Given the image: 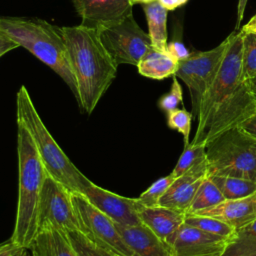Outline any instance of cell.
<instances>
[{"label":"cell","mask_w":256,"mask_h":256,"mask_svg":"<svg viewBox=\"0 0 256 256\" xmlns=\"http://www.w3.org/2000/svg\"><path fill=\"white\" fill-rule=\"evenodd\" d=\"M108 256H123V255H119V254H109Z\"/></svg>","instance_id":"f35d334b"},{"label":"cell","mask_w":256,"mask_h":256,"mask_svg":"<svg viewBox=\"0 0 256 256\" xmlns=\"http://www.w3.org/2000/svg\"><path fill=\"white\" fill-rule=\"evenodd\" d=\"M29 249L32 256H81L70 238L55 229L40 230Z\"/></svg>","instance_id":"ac0fdd59"},{"label":"cell","mask_w":256,"mask_h":256,"mask_svg":"<svg viewBox=\"0 0 256 256\" xmlns=\"http://www.w3.org/2000/svg\"><path fill=\"white\" fill-rule=\"evenodd\" d=\"M244 81H245V83L247 85V88H248L250 94L252 95L253 99L256 102V75L251 77V78H249V79H247V80H244Z\"/></svg>","instance_id":"d590c367"},{"label":"cell","mask_w":256,"mask_h":256,"mask_svg":"<svg viewBox=\"0 0 256 256\" xmlns=\"http://www.w3.org/2000/svg\"><path fill=\"white\" fill-rule=\"evenodd\" d=\"M167 52L171 54L178 62L186 59L190 55L180 39H173L171 42H169L167 45Z\"/></svg>","instance_id":"f546056e"},{"label":"cell","mask_w":256,"mask_h":256,"mask_svg":"<svg viewBox=\"0 0 256 256\" xmlns=\"http://www.w3.org/2000/svg\"><path fill=\"white\" fill-rule=\"evenodd\" d=\"M256 27V14L250 19V21L247 23V24H245L242 28H241V30L242 31H244V32H250L253 28H255Z\"/></svg>","instance_id":"8d00e7d4"},{"label":"cell","mask_w":256,"mask_h":256,"mask_svg":"<svg viewBox=\"0 0 256 256\" xmlns=\"http://www.w3.org/2000/svg\"><path fill=\"white\" fill-rule=\"evenodd\" d=\"M224 200L225 198L218 187L207 177L198 188L186 214L197 213L204 209L213 207Z\"/></svg>","instance_id":"603a6c76"},{"label":"cell","mask_w":256,"mask_h":256,"mask_svg":"<svg viewBox=\"0 0 256 256\" xmlns=\"http://www.w3.org/2000/svg\"><path fill=\"white\" fill-rule=\"evenodd\" d=\"M184 222L190 226L198 228L202 231L223 236V237H231L234 233L235 229L226 224L225 222L205 215H197V214H186Z\"/></svg>","instance_id":"cb8c5ba5"},{"label":"cell","mask_w":256,"mask_h":256,"mask_svg":"<svg viewBox=\"0 0 256 256\" xmlns=\"http://www.w3.org/2000/svg\"><path fill=\"white\" fill-rule=\"evenodd\" d=\"M129 1H130L131 5L133 6V5H135V4H142V5H144V4L152 3V2H155V1H157V0H129Z\"/></svg>","instance_id":"74e56055"},{"label":"cell","mask_w":256,"mask_h":256,"mask_svg":"<svg viewBox=\"0 0 256 256\" xmlns=\"http://www.w3.org/2000/svg\"><path fill=\"white\" fill-rule=\"evenodd\" d=\"M143 10L148 24V34L151 39L152 47L166 52L168 45L167 36V12L158 1L144 4Z\"/></svg>","instance_id":"ffe728a7"},{"label":"cell","mask_w":256,"mask_h":256,"mask_svg":"<svg viewBox=\"0 0 256 256\" xmlns=\"http://www.w3.org/2000/svg\"><path fill=\"white\" fill-rule=\"evenodd\" d=\"M208 177L207 159L174 179L160 198L159 205L187 212L192 200L205 178Z\"/></svg>","instance_id":"4fadbf2b"},{"label":"cell","mask_w":256,"mask_h":256,"mask_svg":"<svg viewBox=\"0 0 256 256\" xmlns=\"http://www.w3.org/2000/svg\"><path fill=\"white\" fill-rule=\"evenodd\" d=\"M229 40L228 36L215 48L190 53L186 59L178 62L174 76L183 80L188 87L193 117H197L201 100L218 71Z\"/></svg>","instance_id":"30bf717a"},{"label":"cell","mask_w":256,"mask_h":256,"mask_svg":"<svg viewBox=\"0 0 256 256\" xmlns=\"http://www.w3.org/2000/svg\"><path fill=\"white\" fill-rule=\"evenodd\" d=\"M229 238L202 231L184 222L166 242L173 256H221Z\"/></svg>","instance_id":"8fae6325"},{"label":"cell","mask_w":256,"mask_h":256,"mask_svg":"<svg viewBox=\"0 0 256 256\" xmlns=\"http://www.w3.org/2000/svg\"><path fill=\"white\" fill-rule=\"evenodd\" d=\"M225 199H240L256 193V181L223 175H208Z\"/></svg>","instance_id":"7402d4cb"},{"label":"cell","mask_w":256,"mask_h":256,"mask_svg":"<svg viewBox=\"0 0 256 256\" xmlns=\"http://www.w3.org/2000/svg\"><path fill=\"white\" fill-rule=\"evenodd\" d=\"M18 201L14 230L16 246L29 249L39 231V207L47 171L25 127L18 124Z\"/></svg>","instance_id":"7a4b0ae2"},{"label":"cell","mask_w":256,"mask_h":256,"mask_svg":"<svg viewBox=\"0 0 256 256\" xmlns=\"http://www.w3.org/2000/svg\"><path fill=\"white\" fill-rule=\"evenodd\" d=\"M2 245H3V243H1V244H0V248L2 247Z\"/></svg>","instance_id":"b9f144b4"},{"label":"cell","mask_w":256,"mask_h":256,"mask_svg":"<svg viewBox=\"0 0 256 256\" xmlns=\"http://www.w3.org/2000/svg\"><path fill=\"white\" fill-rule=\"evenodd\" d=\"M139 218L158 237L166 241L184 223L186 213L164 206L145 207L140 204Z\"/></svg>","instance_id":"e0dca14e"},{"label":"cell","mask_w":256,"mask_h":256,"mask_svg":"<svg viewBox=\"0 0 256 256\" xmlns=\"http://www.w3.org/2000/svg\"><path fill=\"white\" fill-rule=\"evenodd\" d=\"M0 26L19 47H24L56 72L77 99V85L59 27L39 18L0 17Z\"/></svg>","instance_id":"277c9868"},{"label":"cell","mask_w":256,"mask_h":256,"mask_svg":"<svg viewBox=\"0 0 256 256\" xmlns=\"http://www.w3.org/2000/svg\"><path fill=\"white\" fill-rule=\"evenodd\" d=\"M221 256H256V218L234 231Z\"/></svg>","instance_id":"44dd1931"},{"label":"cell","mask_w":256,"mask_h":256,"mask_svg":"<svg viewBox=\"0 0 256 256\" xmlns=\"http://www.w3.org/2000/svg\"><path fill=\"white\" fill-rule=\"evenodd\" d=\"M97 209L106 214L116 224L136 225L141 223L137 198H128L108 191L93 182L82 193Z\"/></svg>","instance_id":"7c38bea8"},{"label":"cell","mask_w":256,"mask_h":256,"mask_svg":"<svg viewBox=\"0 0 256 256\" xmlns=\"http://www.w3.org/2000/svg\"><path fill=\"white\" fill-rule=\"evenodd\" d=\"M77 85V102L91 114L116 77L118 65L101 43L95 28L83 24L59 27Z\"/></svg>","instance_id":"6da1fadb"},{"label":"cell","mask_w":256,"mask_h":256,"mask_svg":"<svg viewBox=\"0 0 256 256\" xmlns=\"http://www.w3.org/2000/svg\"><path fill=\"white\" fill-rule=\"evenodd\" d=\"M25 251H27L26 248L16 246L11 242V240H9L3 243L0 248V256H20Z\"/></svg>","instance_id":"d6a6232c"},{"label":"cell","mask_w":256,"mask_h":256,"mask_svg":"<svg viewBox=\"0 0 256 256\" xmlns=\"http://www.w3.org/2000/svg\"><path fill=\"white\" fill-rule=\"evenodd\" d=\"M182 100H183L182 87L179 84L178 80L176 79V76H174L170 91L168 93L164 94L159 99L158 105H159L160 109H162L164 112L169 113V112L177 109L178 105L182 103Z\"/></svg>","instance_id":"f1b7e54d"},{"label":"cell","mask_w":256,"mask_h":256,"mask_svg":"<svg viewBox=\"0 0 256 256\" xmlns=\"http://www.w3.org/2000/svg\"><path fill=\"white\" fill-rule=\"evenodd\" d=\"M193 115L186 109H175L167 113V124L171 129L177 130L183 135L185 146L189 144L191 120Z\"/></svg>","instance_id":"83f0119b"},{"label":"cell","mask_w":256,"mask_h":256,"mask_svg":"<svg viewBox=\"0 0 256 256\" xmlns=\"http://www.w3.org/2000/svg\"><path fill=\"white\" fill-rule=\"evenodd\" d=\"M83 25L97 28L132 14L129 0H71Z\"/></svg>","instance_id":"5bb4252c"},{"label":"cell","mask_w":256,"mask_h":256,"mask_svg":"<svg viewBox=\"0 0 256 256\" xmlns=\"http://www.w3.org/2000/svg\"><path fill=\"white\" fill-rule=\"evenodd\" d=\"M250 32H253V33H255V34H256V27H255V28H253Z\"/></svg>","instance_id":"ab89813d"},{"label":"cell","mask_w":256,"mask_h":256,"mask_svg":"<svg viewBox=\"0 0 256 256\" xmlns=\"http://www.w3.org/2000/svg\"><path fill=\"white\" fill-rule=\"evenodd\" d=\"M18 47L19 45L14 40H12L10 36L0 26V57Z\"/></svg>","instance_id":"1f68e13d"},{"label":"cell","mask_w":256,"mask_h":256,"mask_svg":"<svg viewBox=\"0 0 256 256\" xmlns=\"http://www.w3.org/2000/svg\"><path fill=\"white\" fill-rule=\"evenodd\" d=\"M16 115L17 123L29 132L47 173L69 191L83 193L92 181L72 163L54 140L24 85L16 95Z\"/></svg>","instance_id":"3957f363"},{"label":"cell","mask_w":256,"mask_h":256,"mask_svg":"<svg viewBox=\"0 0 256 256\" xmlns=\"http://www.w3.org/2000/svg\"><path fill=\"white\" fill-rule=\"evenodd\" d=\"M244 32V31H243ZM256 75V34L244 32L242 46V80Z\"/></svg>","instance_id":"484cf974"},{"label":"cell","mask_w":256,"mask_h":256,"mask_svg":"<svg viewBox=\"0 0 256 256\" xmlns=\"http://www.w3.org/2000/svg\"><path fill=\"white\" fill-rule=\"evenodd\" d=\"M20 256H27V252L25 251V252H24V253H22Z\"/></svg>","instance_id":"60d3db41"},{"label":"cell","mask_w":256,"mask_h":256,"mask_svg":"<svg viewBox=\"0 0 256 256\" xmlns=\"http://www.w3.org/2000/svg\"><path fill=\"white\" fill-rule=\"evenodd\" d=\"M206 158V148L205 143L194 145L189 143L185 146L176 166L174 167L171 174L177 178L184 173H186L189 169L196 166L197 164L205 161Z\"/></svg>","instance_id":"d4e9b609"},{"label":"cell","mask_w":256,"mask_h":256,"mask_svg":"<svg viewBox=\"0 0 256 256\" xmlns=\"http://www.w3.org/2000/svg\"><path fill=\"white\" fill-rule=\"evenodd\" d=\"M38 220L39 231L55 229L71 239L84 235L76 215L71 191L49 174L43 185Z\"/></svg>","instance_id":"ba28073f"},{"label":"cell","mask_w":256,"mask_h":256,"mask_svg":"<svg viewBox=\"0 0 256 256\" xmlns=\"http://www.w3.org/2000/svg\"><path fill=\"white\" fill-rule=\"evenodd\" d=\"M193 214L217 218L236 230L256 218V193L240 199H225L213 207Z\"/></svg>","instance_id":"2e32d148"},{"label":"cell","mask_w":256,"mask_h":256,"mask_svg":"<svg viewBox=\"0 0 256 256\" xmlns=\"http://www.w3.org/2000/svg\"><path fill=\"white\" fill-rule=\"evenodd\" d=\"M174 179L175 177L171 173L167 176L159 178L137 198L138 202L145 207L158 206L160 198L166 192Z\"/></svg>","instance_id":"4316f807"},{"label":"cell","mask_w":256,"mask_h":256,"mask_svg":"<svg viewBox=\"0 0 256 256\" xmlns=\"http://www.w3.org/2000/svg\"><path fill=\"white\" fill-rule=\"evenodd\" d=\"M116 227L133 256H173L168 243L142 222Z\"/></svg>","instance_id":"9a60e30c"},{"label":"cell","mask_w":256,"mask_h":256,"mask_svg":"<svg viewBox=\"0 0 256 256\" xmlns=\"http://www.w3.org/2000/svg\"><path fill=\"white\" fill-rule=\"evenodd\" d=\"M243 34L234 30L229 35V43L221 60L218 71L205 92L197 114L198 125L192 144L197 145L217 110L226 102L242 83V46Z\"/></svg>","instance_id":"8992f818"},{"label":"cell","mask_w":256,"mask_h":256,"mask_svg":"<svg viewBox=\"0 0 256 256\" xmlns=\"http://www.w3.org/2000/svg\"><path fill=\"white\" fill-rule=\"evenodd\" d=\"M237 127L248 136L256 139V112L242 120Z\"/></svg>","instance_id":"4dcf8cb0"},{"label":"cell","mask_w":256,"mask_h":256,"mask_svg":"<svg viewBox=\"0 0 256 256\" xmlns=\"http://www.w3.org/2000/svg\"><path fill=\"white\" fill-rule=\"evenodd\" d=\"M142 76L162 80L169 76H174L178 68V61L167 51H159L151 48L137 65Z\"/></svg>","instance_id":"d6986e66"},{"label":"cell","mask_w":256,"mask_h":256,"mask_svg":"<svg viewBox=\"0 0 256 256\" xmlns=\"http://www.w3.org/2000/svg\"><path fill=\"white\" fill-rule=\"evenodd\" d=\"M208 175H223L256 181V139L237 126L205 144Z\"/></svg>","instance_id":"5b68a950"},{"label":"cell","mask_w":256,"mask_h":256,"mask_svg":"<svg viewBox=\"0 0 256 256\" xmlns=\"http://www.w3.org/2000/svg\"><path fill=\"white\" fill-rule=\"evenodd\" d=\"M95 29L104 48L117 65L137 66L143 56L152 48L149 34L140 28L133 13Z\"/></svg>","instance_id":"52a82bcc"},{"label":"cell","mask_w":256,"mask_h":256,"mask_svg":"<svg viewBox=\"0 0 256 256\" xmlns=\"http://www.w3.org/2000/svg\"><path fill=\"white\" fill-rule=\"evenodd\" d=\"M248 0H238V5H237V20H236V27L235 30H238L240 28V24L243 20L244 17V12L246 9Z\"/></svg>","instance_id":"e575fe53"},{"label":"cell","mask_w":256,"mask_h":256,"mask_svg":"<svg viewBox=\"0 0 256 256\" xmlns=\"http://www.w3.org/2000/svg\"><path fill=\"white\" fill-rule=\"evenodd\" d=\"M157 1L168 11L175 10L176 8H178L188 2V0H157Z\"/></svg>","instance_id":"836d02e7"},{"label":"cell","mask_w":256,"mask_h":256,"mask_svg":"<svg viewBox=\"0 0 256 256\" xmlns=\"http://www.w3.org/2000/svg\"><path fill=\"white\" fill-rule=\"evenodd\" d=\"M71 196L82 233L92 243L109 254L133 256L111 218L97 209L82 193L71 192Z\"/></svg>","instance_id":"9c48e42d"}]
</instances>
